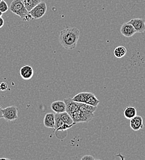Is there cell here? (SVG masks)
Wrapping results in <instances>:
<instances>
[{
  "instance_id": "obj_17",
  "label": "cell",
  "mask_w": 145,
  "mask_h": 160,
  "mask_svg": "<svg viewBox=\"0 0 145 160\" xmlns=\"http://www.w3.org/2000/svg\"><path fill=\"white\" fill-rule=\"evenodd\" d=\"M23 3L25 7L29 12L31 11L36 5L40 3L42 0H21Z\"/></svg>"
},
{
  "instance_id": "obj_20",
  "label": "cell",
  "mask_w": 145,
  "mask_h": 160,
  "mask_svg": "<svg viewBox=\"0 0 145 160\" xmlns=\"http://www.w3.org/2000/svg\"><path fill=\"white\" fill-rule=\"evenodd\" d=\"M9 9V6L4 0H1L0 2V11L4 13L6 12Z\"/></svg>"
},
{
  "instance_id": "obj_11",
  "label": "cell",
  "mask_w": 145,
  "mask_h": 160,
  "mask_svg": "<svg viewBox=\"0 0 145 160\" xmlns=\"http://www.w3.org/2000/svg\"><path fill=\"white\" fill-rule=\"evenodd\" d=\"M51 108L56 113H61L66 112V105L64 100H56L51 103Z\"/></svg>"
},
{
  "instance_id": "obj_23",
  "label": "cell",
  "mask_w": 145,
  "mask_h": 160,
  "mask_svg": "<svg viewBox=\"0 0 145 160\" xmlns=\"http://www.w3.org/2000/svg\"><path fill=\"white\" fill-rule=\"evenodd\" d=\"M4 23V20L1 17V18H0V28L3 27Z\"/></svg>"
},
{
  "instance_id": "obj_3",
  "label": "cell",
  "mask_w": 145,
  "mask_h": 160,
  "mask_svg": "<svg viewBox=\"0 0 145 160\" xmlns=\"http://www.w3.org/2000/svg\"><path fill=\"white\" fill-rule=\"evenodd\" d=\"M47 11V6L46 2L41 1L36 5L31 11H29L30 14L32 17L33 20L40 19L46 14Z\"/></svg>"
},
{
  "instance_id": "obj_25",
  "label": "cell",
  "mask_w": 145,
  "mask_h": 160,
  "mask_svg": "<svg viewBox=\"0 0 145 160\" xmlns=\"http://www.w3.org/2000/svg\"><path fill=\"white\" fill-rule=\"evenodd\" d=\"M3 14V12H2L0 11V18H1V17H2Z\"/></svg>"
},
{
  "instance_id": "obj_16",
  "label": "cell",
  "mask_w": 145,
  "mask_h": 160,
  "mask_svg": "<svg viewBox=\"0 0 145 160\" xmlns=\"http://www.w3.org/2000/svg\"><path fill=\"white\" fill-rule=\"evenodd\" d=\"M97 108V107H94L86 103H80L79 106V110L83 112L94 113Z\"/></svg>"
},
{
  "instance_id": "obj_15",
  "label": "cell",
  "mask_w": 145,
  "mask_h": 160,
  "mask_svg": "<svg viewBox=\"0 0 145 160\" xmlns=\"http://www.w3.org/2000/svg\"><path fill=\"white\" fill-rule=\"evenodd\" d=\"M60 116L64 124H66L70 126H72L73 125H74L75 123L74 122V120L72 119V117L66 112H63L61 113H59Z\"/></svg>"
},
{
  "instance_id": "obj_7",
  "label": "cell",
  "mask_w": 145,
  "mask_h": 160,
  "mask_svg": "<svg viewBox=\"0 0 145 160\" xmlns=\"http://www.w3.org/2000/svg\"><path fill=\"white\" fill-rule=\"evenodd\" d=\"M34 75L33 68L30 65H24L20 69V75L23 80H30Z\"/></svg>"
},
{
  "instance_id": "obj_18",
  "label": "cell",
  "mask_w": 145,
  "mask_h": 160,
  "mask_svg": "<svg viewBox=\"0 0 145 160\" xmlns=\"http://www.w3.org/2000/svg\"><path fill=\"white\" fill-rule=\"evenodd\" d=\"M127 54V49L124 46H119L115 48L114 51V54L117 58H122Z\"/></svg>"
},
{
  "instance_id": "obj_22",
  "label": "cell",
  "mask_w": 145,
  "mask_h": 160,
  "mask_svg": "<svg viewBox=\"0 0 145 160\" xmlns=\"http://www.w3.org/2000/svg\"><path fill=\"white\" fill-rule=\"evenodd\" d=\"M82 160H94L95 158L91 155H84L81 158Z\"/></svg>"
},
{
  "instance_id": "obj_5",
  "label": "cell",
  "mask_w": 145,
  "mask_h": 160,
  "mask_svg": "<svg viewBox=\"0 0 145 160\" xmlns=\"http://www.w3.org/2000/svg\"><path fill=\"white\" fill-rule=\"evenodd\" d=\"M3 118L7 121H15L18 118V109L14 106H9L3 109Z\"/></svg>"
},
{
  "instance_id": "obj_24",
  "label": "cell",
  "mask_w": 145,
  "mask_h": 160,
  "mask_svg": "<svg viewBox=\"0 0 145 160\" xmlns=\"http://www.w3.org/2000/svg\"><path fill=\"white\" fill-rule=\"evenodd\" d=\"M3 108H1V106L0 105V119L1 118H3Z\"/></svg>"
},
{
  "instance_id": "obj_6",
  "label": "cell",
  "mask_w": 145,
  "mask_h": 160,
  "mask_svg": "<svg viewBox=\"0 0 145 160\" xmlns=\"http://www.w3.org/2000/svg\"><path fill=\"white\" fill-rule=\"evenodd\" d=\"M128 22L133 27L137 33H143L145 32V20L143 19H132Z\"/></svg>"
},
{
  "instance_id": "obj_12",
  "label": "cell",
  "mask_w": 145,
  "mask_h": 160,
  "mask_svg": "<svg viewBox=\"0 0 145 160\" xmlns=\"http://www.w3.org/2000/svg\"><path fill=\"white\" fill-rule=\"evenodd\" d=\"M44 126L48 128H54L55 124V114L48 113L45 115L43 120Z\"/></svg>"
},
{
  "instance_id": "obj_9",
  "label": "cell",
  "mask_w": 145,
  "mask_h": 160,
  "mask_svg": "<svg viewBox=\"0 0 145 160\" xmlns=\"http://www.w3.org/2000/svg\"><path fill=\"white\" fill-rule=\"evenodd\" d=\"M130 126L135 131H140L144 127L143 120L141 116L136 115L130 120Z\"/></svg>"
},
{
  "instance_id": "obj_13",
  "label": "cell",
  "mask_w": 145,
  "mask_h": 160,
  "mask_svg": "<svg viewBox=\"0 0 145 160\" xmlns=\"http://www.w3.org/2000/svg\"><path fill=\"white\" fill-rule=\"evenodd\" d=\"M92 94L93 93L90 92H82L77 94L72 99L74 101H75L77 102L85 103L86 100H88V99Z\"/></svg>"
},
{
  "instance_id": "obj_10",
  "label": "cell",
  "mask_w": 145,
  "mask_h": 160,
  "mask_svg": "<svg viewBox=\"0 0 145 160\" xmlns=\"http://www.w3.org/2000/svg\"><path fill=\"white\" fill-rule=\"evenodd\" d=\"M64 101L66 105V112H67L70 115L73 112L79 109V106L80 104V102L74 101L72 98H66Z\"/></svg>"
},
{
  "instance_id": "obj_21",
  "label": "cell",
  "mask_w": 145,
  "mask_h": 160,
  "mask_svg": "<svg viewBox=\"0 0 145 160\" xmlns=\"http://www.w3.org/2000/svg\"><path fill=\"white\" fill-rule=\"evenodd\" d=\"M8 88V85L6 82H1L0 83V91H5L6 90H7Z\"/></svg>"
},
{
  "instance_id": "obj_19",
  "label": "cell",
  "mask_w": 145,
  "mask_h": 160,
  "mask_svg": "<svg viewBox=\"0 0 145 160\" xmlns=\"http://www.w3.org/2000/svg\"><path fill=\"white\" fill-rule=\"evenodd\" d=\"M64 122L61 120L60 114L59 113H56L55 114V124H54V129L55 131H58L62 126L64 125Z\"/></svg>"
},
{
  "instance_id": "obj_1",
  "label": "cell",
  "mask_w": 145,
  "mask_h": 160,
  "mask_svg": "<svg viewBox=\"0 0 145 160\" xmlns=\"http://www.w3.org/2000/svg\"><path fill=\"white\" fill-rule=\"evenodd\" d=\"M80 35V32L77 27L66 28L60 32V43L64 49L73 50L77 44Z\"/></svg>"
},
{
  "instance_id": "obj_2",
  "label": "cell",
  "mask_w": 145,
  "mask_h": 160,
  "mask_svg": "<svg viewBox=\"0 0 145 160\" xmlns=\"http://www.w3.org/2000/svg\"><path fill=\"white\" fill-rule=\"evenodd\" d=\"M9 9H10V11L13 13L20 17L23 21L27 22L33 20L32 17L21 0H13L10 4V7H9Z\"/></svg>"
},
{
  "instance_id": "obj_26",
  "label": "cell",
  "mask_w": 145,
  "mask_h": 160,
  "mask_svg": "<svg viewBox=\"0 0 145 160\" xmlns=\"http://www.w3.org/2000/svg\"><path fill=\"white\" fill-rule=\"evenodd\" d=\"M1 0H0V2H1Z\"/></svg>"
},
{
  "instance_id": "obj_4",
  "label": "cell",
  "mask_w": 145,
  "mask_h": 160,
  "mask_svg": "<svg viewBox=\"0 0 145 160\" xmlns=\"http://www.w3.org/2000/svg\"><path fill=\"white\" fill-rule=\"evenodd\" d=\"M70 116L72 117L74 122L76 123L88 122L93 119L94 117V113H86L80 111L79 109L73 112Z\"/></svg>"
},
{
  "instance_id": "obj_8",
  "label": "cell",
  "mask_w": 145,
  "mask_h": 160,
  "mask_svg": "<svg viewBox=\"0 0 145 160\" xmlns=\"http://www.w3.org/2000/svg\"><path fill=\"white\" fill-rule=\"evenodd\" d=\"M120 31L121 34L127 38L132 37L137 33L133 27L128 22H125L122 24Z\"/></svg>"
},
{
  "instance_id": "obj_14",
  "label": "cell",
  "mask_w": 145,
  "mask_h": 160,
  "mask_svg": "<svg viewBox=\"0 0 145 160\" xmlns=\"http://www.w3.org/2000/svg\"><path fill=\"white\" fill-rule=\"evenodd\" d=\"M124 115L125 118L130 120L137 115V109L132 106H127L124 110Z\"/></svg>"
}]
</instances>
